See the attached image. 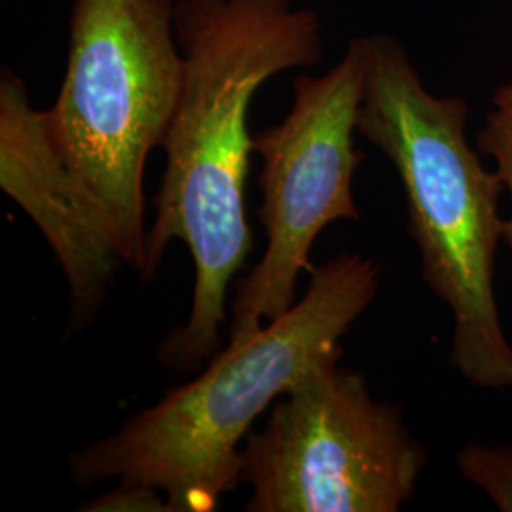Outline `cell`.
Segmentation results:
<instances>
[{
  "instance_id": "obj_1",
  "label": "cell",
  "mask_w": 512,
  "mask_h": 512,
  "mask_svg": "<svg viewBox=\"0 0 512 512\" xmlns=\"http://www.w3.org/2000/svg\"><path fill=\"white\" fill-rule=\"evenodd\" d=\"M175 33L183 88L162 143L167 165L141 275H154L173 239L192 253L190 317L158 349L162 365L188 372L219 349L228 285L253 249L245 219L251 101L275 74L317 65L323 44L317 14L294 0H177Z\"/></svg>"
},
{
  "instance_id": "obj_2",
  "label": "cell",
  "mask_w": 512,
  "mask_h": 512,
  "mask_svg": "<svg viewBox=\"0 0 512 512\" xmlns=\"http://www.w3.org/2000/svg\"><path fill=\"white\" fill-rule=\"evenodd\" d=\"M291 310L239 348L217 353L202 374L139 412L109 439L69 459L80 488L120 486L164 495L167 512H211L239 486L241 448L270 404L323 366L340 363V338L378 293L372 258L342 253L313 266Z\"/></svg>"
},
{
  "instance_id": "obj_3",
  "label": "cell",
  "mask_w": 512,
  "mask_h": 512,
  "mask_svg": "<svg viewBox=\"0 0 512 512\" xmlns=\"http://www.w3.org/2000/svg\"><path fill=\"white\" fill-rule=\"evenodd\" d=\"M363 44L357 131L401 177L423 281L454 317L450 363L475 387L509 389L512 344L495 296L505 183L469 145V107L461 97L429 92L395 38L370 35Z\"/></svg>"
},
{
  "instance_id": "obj_4",
  "label": "cell",
  "mask_w": 512,
  "mask_h": 512,
  "mask_svg": "<svg viewBox=\"0 0 512 512\" xmlns=\"http://www.w3.org/2000/svg\"><path fill=\"white\" fill-rule=\"evenodd\" d=\"M177 0H74L67 71L46 110L55 147L109 213L126 262L145 268V167L183 88Z\"/></svg>"
},
{
  "instance_id": "obj_5",
  "label": "cell",
  "mask_w": 512,
  "mask_h": 512,
  "mask_svg": "<svg viewBox=\"0 0 512 512\" xmlns=\"http://www.w3.org/2000/svg\"><path fill=\"white\" fill-rule=\"evenodd\" d=\"M427 450L401 406L376 401L359 370L323 366L283 395L241 448L249 512H395L410 501Z\"/></svg>"
},
{
  "instance_id": "obj_6",
  "label": "cell",
  "mask_w": 512,
  "mask_h": 512,
  "mask_svg": "<svg viewBox=\"0 0 512 512\" xmlns=\"http://www.w3.org/2000/svg\"><path fill=\"white\" fill-rule=\"evenodd\" d=\"M365 76V44L355 38L329 73L300 74L289 114L255 135L253 150L262 160L256 217L268 241L238 283L226 348L243 346L293 308L296 281L313 270L311 249L329 224L361 219L351 186L365 158L353 143Z\"/></svg>"
},
{
  "instance_id": "obj_7",
  "label": "cell",
  "mask_w": 512,
  "mask_h": 512,
  "mask_svg": "<svg viewBox=\"0 0 512 512\" xmlns=\"http://www.w3.org/2000/svg\"><path fill=\"white\" fill-rule=\"evenodd\" d=\"M0 188L29 215L71 287L74 313L97 310L128 264L109 213L55 147L46 110L12 69L0 76Z\"/></svg>"
},
{
  "instance_id": "obj_8",
  "label": "cell",
  "mask_w": 512,
  "mask_h": 512,
  "mask_svg": "<svg viewBox=\"0 0 512 512\" xmlns=\"http://www.w3.org/2000/svg\"><path fill=\"white\" fill-rule=\"evenodd\" d=\"M459 473L490 497L501 512H512V448L465 442L456 456Z\"/></svg>"
},
{
  "instance_id": "obj_9",
  "label": "cell",
  "mask_w": 512,
  "mask_h": 512,
  "mask_svg": "<svg viewBox=\"0 0 512 512\" xmlns=\"http://www.w3.org/2000/svg\"><path fill=\"white\" fill-rule=\"evenodd\" d=\"M476 148L494 160L495 171L501 175L511 196V213L505 219V245L512 251V84H505L495 92L484 128L476 137Z\"/></svg>"
},
{
  "instance_id": "obj_10",
  "label": "cell",
  "mask_w": 512,
  "mask_h": 512,
  "mask_svg": "<svg viewBox=\"0 0 512 512\" xmlns=\"http://www.w3.org/2000/svg\"><path fill=\"white\" fill-rule=\"evenodd\" d=\"M82 511H167L162 495L150 490L118 486L114 492L86 503Z\"/></svg>"
}]
</instances>
